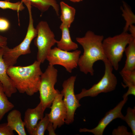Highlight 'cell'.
Here are the masks:
<instances>
[{
	"instance_id": "obj_1",
	"label": "cell",
	"mask_w": 135,
	"mask_h": 135,
	"mask_svg": "<svg viewBox=\"0 0 135 135\" xmlns=\"http://www.w3.org/2000/svg\"><path fill=\"white\" fill-rule=\"evenodd\" d=\"M41 64L36 60L27 66L14 65L8 67L7 74L20 93L32 96L38 92L43 73Z\"/></svg>"
},
{
	"instance_id": "obj_2",
	"label": "cell",
	"mask_w": 135,
	"mask_h": 135,
	"mask_svg": "<svg viewBox=\"0 0 135 135\" xmlns=\"http://www.w3.org/2000/svg\"><path fill=\"white\" fill-rule=\"evenodd\" d=\"M104 39L102 35L96 34L91 30L87 31L84 36L76 38V41L82 46L84 50L78 64L81 72L93 76L94 63L98 60L104 62L107 59L102 47Z\"/></svg>"
},
{
	"instance_id": "obj_3",
	"label": "cell",
	"mask_w": 135,
	"mask_h": 135,
	"mask_svg": "<svg viewBox=\"0 0 135 135\" xmlns=\"http://www.w3.org/2000/svg\"><path fill=\"white\" fill-rule=\"evenodd\" d=\"M29 15V23L27 32L24 39L19 45L12 48L7 46L3 47L4 60L8 67L14 65L20 56L31 52L30 46L33 39L37 35V32L34 24L32 5L30 2L25 1Z\"/></svg>"
},
{
	"instance_id": "obj_4",
	"label": "cell",
	"mask_w": 135,
	"mask_h": 135,
	"mask_svg": "<svg viewBox=\"0 0 135 135\" xmlns=\"http://www.w3.org/2000/svg\"><path fill=\"white\" fill-rule=\"evenodd\" d=\"M133 37L130 34L123 32L103 40L102 45L104 54L115 70H118L119 63L122 58L126 47Z\"/></svg>"
},
{
	"instance_id": "obj_5",
	"label": "cell",
	"mask_w": 135,
	"mask_h": 135,
	"mask_svg": "<svg viewBox=\"0 0 135 135\" xmlns=\"http://www.w3.org/2000/svg\"><path fill=\"white\" fill-rule=\"evenodd\" d=\"M58 71L54 66L49 65L42 73L38 89L40 102L45 110L50 108L56 96L60 92L55 89Z\"/></svg>"
},
{
	"instance_id": "obj_6",
	"label": "cell",
	"mask_w": 135,
	"mask_h": 135,
	"mask_svg": "<svg viewBox=\"0 0 135 135\" xmlns=\"http://www.w3.org/2000/svg\"><path fill=\"white\" fill-rule=\"evenodd\" d=\"M105 66L104 74L100 80L88 89H82L81 92L76 94L79 100L84 97H94L101 93H106L114 90L117 83L116 77L113 73V68L107 59L103 62Z\"/></svg>"
},
{
	"instance_id": "obj_7",
	"label": "cell",
	"mask_w": 135,
	"mask_h": 135,
	"mask_svg": "<svg viewBox=\"0 0 135 135\" xmlns=\"http://www.w3.org/2000/svg\"><path fill=\"white\" fill-rule=\"evenodd\" d=\"M36 28L37 35L34 43L38 49L37 60L42 64L46 60L48 54L52 47L56 43L57 40L54 33L46 21H40Z\"/></svg>"
},
{
	"instance_id": "obj_8",
	"label": "cell",
	"mask_w": 135,
	"mask_h": 135,
	"mask_svg": "<svg viewBox=\"0 0 135 135\" xmlns=\"http://www.w3.org/2000/svg\"><path fill=\"white\" fill-rule=\"evenodd\" d=\"M81 51L76 50L70 52L60 49L57 47L52 48L46 58L49 65H58L64 67L66 70L71 73L78 66Z\"/></svg>"
},
{
	"instance_id": "obj_9",
	"label": "cell",
	"mask_w": 135,
	"mask_h": 135,
	"mask_svg": "<svg viewBox=\"0 0 135 135\" xmlns=\"http://www.w3.org/2000/svg\"><path fill=\"white\" fill-rule=\"evenodd\" d=\"M76 78V76H72L64 80L62 85L63 89L60 92L64 97L63 101L67 110L65 123L67 124L74 122L75 112L81 106L74 92V84Z\"/></svg>"
},
{
	"instance_id": "obj_10",
	"label": "cell",
	"mask_w": 135,
	"mask_h": 135,
	"mask_svg": "<svg viewBox=\"0 0 135 135\" xmlns=\"http://www.w3.org/2000/svg\"><path fill=\"white\" fill-rule=\"evenodd\" d=\"M128 98V97L123 98V100L114 108L107 112L96 127L91 129L86 128H80L79 130L80 132H88L92 133L94 135H102L106 127L113 120L117 118L122 119L124 116L122 114L121 110Z\"/></svg>"
},
{
	"instance_id": "obj_11",
	"label": "cell",
	"mask_w": 135,
	"mask_h": 135,
	"mask_svg": "<svg viewBox=\"0 0 135 135\" xmlns=\"http://www.w3.org/2000/svg\"><path fill=\"white\" fill-rule=\"evenodd\" d=\"M63 98L60 92L56 96L50 107V111L47 114L49 121L52 123L55 130L65 123L66 118L67 110Z\"/></svg>"
},
{
	"instance_id": "obj_12",
	"label": "cell",
	"mask_w": 135,
	"mask_h": 135,
	"mask_svg": "<svg viewBox=\"0 0 135 135\" xmlns=\"http://www.w3.org/2000/svg\"><path fill=\"white\" fill-rule=\"evenodd\" d=\"M44 111L40 102L35 108H28L25 111L24 122L25 128L29 134L32 135L38 121L44 116Z\"/></svg>"
},
{
	"instance_id": "obj_13",
	"label": "cell",
	"mask_w": 135,
	"mask_h": 135,
	"mask_svg": "<svg viewBox=\"0 0 135 135\" xmlns=\"http://www.w3.org/2000/svg\"><path fill=\"white\" fill-rule=\"evenodd\" d=\"M3 54V48H0V82L3 86L7 96L10 98L17 90L7 74L8 67L4 60Z\"/></svg>"
},
{
	"instance_id": "obj_14",
	"label": "cell",
	"mask_w": 135,
	"mask_h": 135,
	"mask_svg": "<svg viewBox=\"0 0 135 135\" xmlns=\"http://www.w3.org/2000/svg\"><path fill=\"white\" fill-rule=\"evenodd\" d=\"M7 124L18 135H26L24 124L22 118V114L18 110L14 109L8 114L7 117Z\"/></svg>"
},
{
	"instance_id": "obj_15",
	"label": "cell",
	"mask_w": 135,
	"mask_h": 135,
	"mask_svg": "<svg viewBox=\"0 0 135 135\" xmlns=\"http://www.w3.org/2000/svg\"><path fill=\"white\" fill-rule=\"evenodd\" d=\"M60 28L62 32V36L60 40H57L56 44L57 47L68 51L77 50L78 48V45L72 40L70 35V28L62 23L60 25Z\"/></svg>"
},
{
	"instance_id": "obj_16",
	"label": "cell",
	"mask_w": 135,
	"mask_h": 135,
	"mask_svg": "<svg viewBox=\"0 0 135 135\" xmlns=\"http://www.w3.org/2000/svg\"><path fill=\"white\" fill-rule=\"evenodd\" d=\"M60 6L61 12L60 18L62 23L70 28L74 19L76 10L74 7L63 1L60 2Z\"/></svg>"
},
{
	"instance_id": "obj_17",
	"label": "cell",
	"mask_w": 135,
	"mask_h": 135,
	"mask_svg": "<svg viewBox=\"0 0 135 135\" xmlns=\"http://www.w3.org/2000/svg\"><path fill=\"white\" fill-rule=\"evenodd\" d=\"M124 52L126 59L122 70L128 71L135 70V38H132L126 48Z\"/></svg>"
},
{
	"instance_id": "obj_18",
	"label": "cell",
	"mask_w": 135,
	"mask_h": 135,
	"mask_svg": "<svg viewBox=\"0 0 135 135\" xmlns=\"http://www.w3.org/2000/svg\"><path fill=\"white\" fill-rule=\"evenodd\" d=\"M10 0H5L9 1ZM30 1L32 5L42 12H44L48 10L52 6L58 16L59 15V6L56 0H27Z\"/></svg>"
},
{
	"instance_id": "obj_19",
	"label": "cell",
	"mask_w": 135,
	"mask_h": 135,
	"mask_svg": "<svg viewBox=\"0 0 135 135\" xmlns=\"http://www.w3.org/2000/svg\"><path fill=\"white\" fill-rule=\"evenodd\" d=\"M14 106L8 99L3 86L0 82V121L5 114L11 110Z\"/></svg>"
},
{
	"instance_id": "obj_20",
	"label": "cell",
	"mask_w": 135,
	"mask_h": 135,
	"mask_svg": "<svg viewBox=\"0 0 135 135\" xmlns=\"http://www.w3.org/2000/svg\"><path fill=\"white\" fill-rule=\"evenodd\" d=\"M123 7H121V9L122 12V16L126 21L123 32H127L129 26L135 24V16L130 8L124 2H123Z\"/></svg>"
},
{
	"instance_id": "obj_21",
	"label": "cell",
	"mask_w": 135,
	"mask_h": 135,
	"mask_svg": "<svg viewBox=\"0 0 135 135\" xmlns=\"http://www.w3.org/2000/svg\"><path fill=\"white\" fill-rule=\"evenodd\" d=\"M50 122L47 114L38 122L34 128L32 135H44Z\"/></svg>"
},
{
	"instance_id": "obj_22",
	"label": "cell",
	"mask_w": 135,
	"mask_h": 135,
	"mask_svg": "<svg viewBox=\"0 0 135 135\" xmlns=\"http://www.w3.org/2000/svg\"><path fill=\"white\" fill-rule=\"evenodd\" d=\"M122 120L126 123L130 128L132 135L135 134V108H133L128 107L127 109L126 114L124 116Z\"/></svg>"
},
{
	"instance_id": "obj_23",
	"label": "cell",
	"mask_w": 135,
	"mask_h": 135,
	"mask_svg": "<svg viewBox=\"0 0 135 135\" xmlns=\"http://www.w3.org/2000/svg\"><path fill=\"white\" fill-rule=\"evenodd\" d=\"M0 8L3 9H10L18 12L23 10L25 7L22 1L13 3L5 0L0 1Z\"/></svg>"
},
{
	"instance_id": "obj_24",
	"label": "cell",
	"mask_w": 135,
	"mask_h": 135,
	"mask_svg": "<svg viewBox=\"0 0 135 135\" xmlns=\"http://www.w3.org/2000/svg\"><path fill=\"white\" fill-rule=\"evenodd\" d=\"M120 74L124 84L130 83L135 84V70L125 71L121 70Z\"/></svg>"
},
{
	"instance_id": "obj_25",
	"label": "cell",
	"mask_w": 135,
	"mask_h": 135,
	"mask_svg": "<svg viewBox=\"0 0 135 135\" xmlns=\"http://www.w3.org/2000/svg\"><path fill=\"white\" fill-rule=\"evenodd\" d=\"M112 135H132V132H128L127 128L125 126H119L117 128L114 129L112 131Z\"/></svg>"
},
{
	"instance_id": "obj_26",
	"label": "cell",
	"mask_w": 135,
	"mask_h": 135,
	"mask_svg": "<svg viewBox=\"0 0 135 135\" xmlns=\"http://www.w3.org/2000/svg\"><path fill=\"white\" fill-rule=\"evenodd\" d=\"M13 131L8 125L7 123L0 124V135H14Z\"/></svg>"
},
{
	"instance_id": "obj_27",
	"label": "cell",
	"mask_w": 135,
	"mask_h": 135,
	"mask_svg": "<svg viewBox=\"0 0 135 135\" xmlns=\"http://www.w3.org/2000/svg\"><path fill=\"white\" fill-rule=\"evenodd\" d=\"M10 23L6 19L0 18V31L4 32L7 30L9 28Z\"/></svg>"
},
{
	"instance_id": "obj_28",
	"label": "cell",
	"mask_w": 135,
	"mask_h": 135,
	"mask_svg": "<svg viewBox=\"0 0 135 135\" xmlns=\"http://www.w3.org/2000/svg\"><path fill=\"white\" fill-rule=\"evenodd\" d=\"M126 87L128 88L127 92L124 94L123 96V98L128 97L129 95H132L135 96V85L130 84L128 85Z\"/></svg>"
},
{
	"instance_id": "obj_29",
	"label": "cell",
	"mask_w": 135,
	"mask_h": 135,
	"mask_svg": "<svg viewBox=\"0 0 135 135\" xmlns=\"http://www.w3.org/2000/svg\"><path fill=\"white\" fill-rule=\"evenodd\" d=\"M7 38L6 37L0 35V48L7 46Z\"/></svg>"
},
{
	"instance_id": "obj_30",
	"label": "cell",
	"mask_w": 135,
	"mask_h": 135,
	"mask_svg": "<svg viewBox=\"0 0 135 135\" xmlns=\"http://www.w3.org/2000/svg\"><path fill=\"white\" fill-rule=\"evenodd\" d=\"M46 130L48 131L49 135H56L54 132L55 130L52 124L50 122Z\"/></svg>"
},
{
	"instance_id": "obj_31",
	"label": "cell",
	"mask_w": 135,
	"mask_h": 135,
	"mask_svg": "<svg viewBox=\"0 0 135 135\" xmlns=\"http://www.w3.org/2000/svg\"><path fill=\"white\" fill-rule=\"evenodd\" d=\"M128 30H129L130 34L132 36L135 38V26L132 24L129 27Z\"/></svg>"
},
{
	"instance_id": "obj_32",
	"label": "cell",
	"mask_w": 135,
	"mask_h": 135,
	"mask_svg": "<svg viewBox=\"0 0 135 135\" xmlns=\"http://www.w3.org/2000/svg\"><path fill=\"white\" fill-rule=\"evenodd\" d=\"M69 0L74 2H78L80 1V0Z\"/></svg>"
},
{
	"instance_id": "obj_33",
	"label": "cell",
	"mask_w": 135,
	"mask_h": 135,
	"mask_svg": "<svg viewBox=\"0 0 135 135\" xmlns=\"http://www.w3.org/2000/svg\"><path fill=\"white\" fill-rule=\"evenodd\" d=\"M80 0V1H82V0Z\"/></svg>"
}]
</instances>
